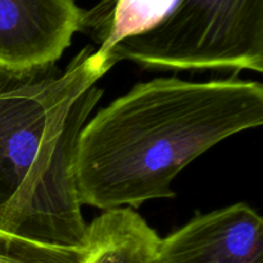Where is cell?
<instances>
[{
    "mask_svg": "<svg viewBox=\"0 0 263 263\" xmlns=\"http://www.w3.org/2000/svg\"><path fill=\"white\" fill-rule=\"evenodd\" d=\"M113 67L85 46L66 67H0V230L58 247H84L74 176L80 134Z\"/></svg>",
    "mask_w": 263,
    "mask_h": 263,
    "instance_id": "2",
    "label": "cell"
},
{
    "mask_svg": "<svg viewBox=\"0 0 263 263\" xmlns=\"http://www.w3.org/2000/svg\"><path fill=\"white\" fill-rule=\"evenodd\" d=\"M152 263H263V220L236 203L192 221L161 239Z\"/></svg>",
    "mask_w": 263,
    "mask_h": 263,
    "instance_id": "4",
    "label": "cell"
},
{
    "mask_svg": "<svg viewBox=\"0 0 263 263\" xmlns=\"http://www.w3.org/2000/svg\"><path fill=\"white\" fill-rule=\"evenodd\" d=\"M74 0H0V67L57 63L79 32Z\"/></svg>",
    "mask_w": 263,
    "mask_h": 263,
    "instance_id": "5",
    "label": "cell"
},
{
    "mask_svg": "<svg viewBox=\"0 0 263 263\" xmlns=\"http://www.w3.org/2000/svg\"><path fill=\"white\" fill-rule=\"evenodd\" d=\"M108 63L263 71V0H177L157 27L123 40Z\"/></svg>",
    "mask_w": 263,
    "mask_h": 263,
    "instance_id": "3",
    "label": "cell"
},
{
    "mask_svg": "<svg viewBox=\"0 0 263 263\" xmlns=\"http://www.w3.org/2000/svg\"><path fill=\"white\" fill-rule=\"evenodd\" d=\"M263 123L261 82L239 77L136 84L87 120L74 176L81 205L138 208L175 197V177L225 139Z\"/></svg>",
    "mask_w": 263,
    "mask_h": 263,
    "instance_id": "1",
    "label": "cell"
},
{
    "mask_svg": "<svg viewBox=\"0 0 263 263\" xmlns=\"http://www.w3.org/2000/svg\"><path fill=\"white\" fill-rule=\"evenodd\" d=\"M177 0H99L81 10L79 32H84L107 54L123 40L143 35L159 25Z\"/></svg>",
    "mask_w": 263,
    "mask_h": 263,
    "instance_id": "7",
    "label": "cell"
},
{
    "mask_svg": "<svg viewBox=\"0 0 263 263\" xmlns=\"http://www.w3.org/2000/svg\"><path fill=\"white\" fill-rule=\"evenodd\" d=\"M17 238H20V236L12 235V234L4 233V231L0 230V246H2V244H8V243H10V241L15 240V239H17Z\"/></svg>",
    "mask_w": 263,
    "mask_h": 263,
    "instance_id": "9",
    "label": "cell"
},
{
    "mask_svg": "<svg viewBox=\"0 0 263 263\" xmlns=\"http://www.w3.org/2000/svg\"><path fill=\"white\" fill-rule=\"evenodd\" d=\"M159 240L133 208L108 210L86 226L80 263H152Z\"/></svg>",
    "mask_w": 263,
    "mask_h": 263,
    "instance_id": "6",
    "label": "cell"
},
{
    "mask_svg": "<svg viewBox=\"0 0 263 263\" xmlns=\"http://www.w3.org/2000/svg\"><path fill=\"white\" fill-rule=\"evenodd\" d=\"M84 247H58L17 238L0 246V263H80Z\"/></svg>",
    "mask_w": 263,
    "mask_h": 263,
    "instance_id": "8",
    "label": "cell"
}]
</instances>
